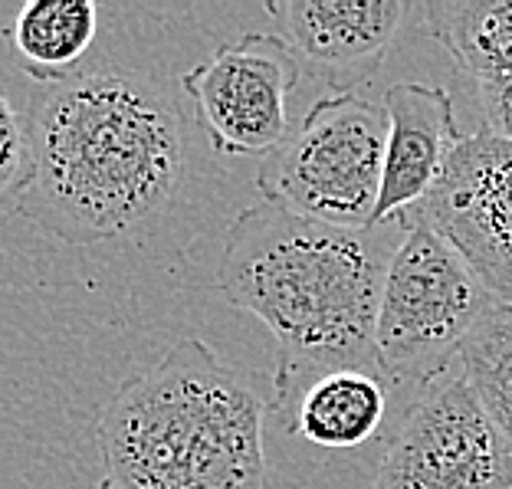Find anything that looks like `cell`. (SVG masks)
Instances as JSON below:
<instances>
[{
    "instance_id": "cell-1",
    "label": "cell",
    "mask_w": 512,
    "mask_h": 489,
    "mask_svg": "<svg viewBox=\"0 0 512 489\" xmlns=\"http://www.w3.org/2000/svg\"><path fill=\"white\" fill-rule=\"evenodd\" d=\"M375 230L319 224L276 204L247 207L230 224L217 289L273 332L279 411H296L332 371L378 368V309L398 247L384 250Z\"/></svg>"
},
{
    "instance_id": "cell-2",
    "label": "cell",
    "mask_w": 512,
    "mask_h": 489,
    "mask_svg": "<svg viewBox=\"0 0 512 489\" xmlns=\"http://www.w3.org/2000/svg\"><path fill=\"white\" fill-rule=\"evenodd\" d=\"M37 178L20 214L63 243H99L171 204L184 168L181 112L142 73H76L30 109Z\"/></svg>"
},
{
    "instance_id": "cell-3",
    "label": "cell",
    "mask_w": 512,
    "mask_h": 489,
    "mask_svg": "<svg viewBox=\"0 0 512 489\" xmlns=\"http://www.w3.org/2000/svg\"><path fill=\"white\" fill-rule=\"evenodd\" d=\"M266 404L201 339L128 378L96 424L99 489H270Z\"/></svg>"
},
{
    "instance_id": "cell-4",
    "label": "cell",
    "mask_w": 512,
    "mask_h": 489,
    "mask_svg": "<svg viewBox=\"0 0 512 489\" xmlns=\"http://www.w3.org/2000/svg\"><path fill=\"white\" fill-rule=\"evenodd\" d=\"M401 227L378 309V368L394 381L430 384L447 375L453 358L460 362L496 296L427 217L411 211Z\"/></svg>"
},
{
    "instance_id": "cell-5",
    "label": "cell",
    "mask_w": 512,
    "mask_h": 489,
    "mask_svg": "<svg viewBox=\"0 0 512 489\" xmlns=\"http://www.w3.org/2000/svg\"><path fill=\"white\" fill-rule=\"evenodd\" d=\"M384 148V102L332 92L263 158L256 188L266 204L289 214L345 230H375L371 224L384 184Z\"/></svg>"
},
{
    "instance_id": "cell-6",
    "label": "cell",
    "mask_w": 512,
    "mask_h": 489,
    "mask_svg": "<svg viewBox=\"0 0 512 489\" xmlns=\"http://www.w3.org/2000/svg\"><path fill=\"white\" fill-rule=\"evenodd\" d=\"M371 489H512V447L463 371L411 404Z\"/></svg>"
},
{
    "instance_id": "cell-7",
    "label": "cell",
    "mask_w": 512,
    "mask_h": 489,
    "mask_svg": "<svg viewBox=\"0 0 512 489\" xmlns=\"http://www.w3.org/2000/svg\"><path fill=\"white\" fill-rule=\"evenodd\" d=\"M296 83L293 43L253 30L194 66L184 76V92L217 155L266 158L289 138V96Z\"/></svg>"
},
{
    "instance_id": "cell-8",
    "label": "cell",
    "mask_w": 512,
    "mask_h": 489,
    "mask_svg": "<svg viewBox=\"0 0 512 489\" xmlns=\"http://www.w3.org/2000/svg\"><path fill=\"white\" fill-rule=\"evenodd\" d=\"M417 214L467 256L496 302L512 309V145L486 128L463 135L444 181Z\"/></svg>"
},
{
    "instance_id": "cell-9",
    "label": "cell",
    "mask_w": 512,
    "mask_h": 489,
    "mask_svg": "<svg viewBox=\"0 0 512 489\" xmlns=\"http://www.w3.org/2000/svg\"><path fill=\"white\" fill-rule=\"evenodd\" d=\"M388 109V148L384 184L375 224H401L444 181L453 151L463 142L447 89L424 83H398L384 92Z\"/></svg>"
},
{
    "instance_id": "cell-10",
    "label": "cell",
    "mask_w": 512,
    "mask_h": 489,
    "mask_svg": "<svg viewBox=\"0 0 512 489\" xmlns=\"http://www.w3.org/2000/svg\"><path fill=\"white\" fill-rule=\"evenodd\" d=\"M266 10L283 17L293 50L339 92L378 73L407 14L401 0H286Z\"/></svg>"
},
{
    "instance_id": "cell-11",
    "label": "cell",
    "mask_w": 512,
    "mask_h": 489,
    "mask_svg": "<svg viewBox=\"0 0 512 489\" xmlns=\"http://www.w3.org/2000/svg\"><path fill=\"white\" fill-rule=\"evenodd\" d=\"M384 411L388 394L371 371H332L299 398L293 430L325 450H355L378 437Z\"/></svg>"
},
{
    "instance_id": "cell-12",
    "label": "cell",
    "mask_w": 512,
    "mask_h": 489,
    "mask_svg": "<svg viewBox=\"0 0 512 489\" xmlns=\"http://www.w3.org/2000/svg\"><path fill=\"white\" fill-rule=\"evenodd\" d=\"M99 30V7L92 0H27L7 30L20 66L43 86L76 76Z\"/></svg>"
},
{
    "instance_id": "cell-13",
    "label": "cell",
    "mask_w": 512,
    "mask_h": 489,
    "mask_svg": "<svg viewBox=\"0 0 512 489\" xmlns=\"http://www.w3.org/2000/svg\"><path fill=\"white\" fill-rule=\"evenodd\" d=\"M421 14L463 73L512 76V0H430Z\"/></svg>"
},
{
    "instance_id": "cell-14",
    "label": "cell",
    "mask_w": 512,
    "mask_h": 489,
    "mask_svg": "<svg viewBox=\"0 0 512 489\" xmlns=\"http://www.w3.org/2000/svg\"><path fill=\"white\" fill-rule=\"evenodd\" d=\"M463 378L512 447V309L496 302L460 352Z\"/></svg>"
},
{
    "instance_id": "cell-15",
    "label": "cell",
    "mask_w": 512,
    "mask_h": 489,
    "mask_svg": "<svg viewBox=\"0 0 512 489\" xmlns=\"http://www.w3.org/2000/svg\"><path fill=\"white\" fill-rule=\"evenodd\" d=\"M37 178V148H33L30 112H17L14 99L0 96V211L17 217Z\"/></svg>"
},
{
    "instance_id": "cell-16",
    "label": "cell",
    "mask_w": 512,
    "mask_h": 489,
    "mask_svg": "<svg viewBox=\"0 0 512 489\" xmlns=\"http://www.w3.org/2000/svg\"><path fill=\"white\" fill-rule=\"evenodd\" d=\"M480 89L483 115H486V132L496 135L499 142L512 145V76H486L476 79Z\"/></svg>"
}]
</instances>
